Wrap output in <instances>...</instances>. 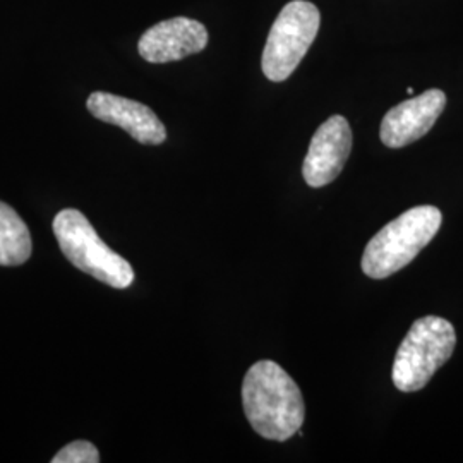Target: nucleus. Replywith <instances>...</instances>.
I'll return each instance as SVG.
<instances>
[{
	"label": "nucleus",
	"mask_w": 463,
	"mask_h": 463,
	"mask_svg": "<svg viewBox=\"0 0 463 463\" xmlns=\"http://www.w3.org/2000/svg\"><path fill=\"white\" fill-rule=\"evenodd\" d=\"M242 405L252 430L271 441L290 439L306 419L298 383L273 361H258L246 373Z\"/></svg>",
	"instance_id": "1"
},
{
	"label": "nucleus",
	"mask_w": 463,
	"mask_h": 463,
	"mask_svg": "<svg viewBox=\"0 0 463 463\" xmlns=\"http://www.w3.org/2000/svg\"><path fill=\"white\" fill-rule=\"evenodd\" d=\"M443 215L436 206H415L386 223L363 254V271L383 280L411 265L439 231Z\"/></svg>",
	"instance_id": "2"
},
{
	"label": "nucleus",
	"mask_w": 463,
	"mask_h": 463,
	"mask_svg": "<svg viewBox=\"0 0 463 463\" xmlns=\"http://www.w3.org/2000/svg\"><path fill=\"white\" fill-rule=\"evenodd\" d=\"M457 345L453 325L438 316L417 319L398 347L393 384L403 393L422 390L436 371L447 364Z\"/></svg>",
	"instance_id": "3"
},
{
	"label": "nucleus",
	"mask_w": 463,
	"mask_h": 463,
	"mask_svg": "<svg viewBox=\"0 0 463 463\" xmlns=\"http://www.w3.org/2000/svg\"><path fill=\"white\" fill-rule=\"evenodd\" d=\"M53 233L62 254L78 269L114 288L133 285V266L99 239L81 212L62 210L53 218Z\"/></svg>",
	"instance_id": "4"
},
{
	"label": "nucleus",
	"mask_w": 463,
	"mask_h": 463,
	"mask_svg": "<svg viewBox=\"0 0 463 463\" xmlns=\"http://www.w3.org/2000/svg\"><path fill=\"white\" fill-rule=\"evenodd\" d=\"M319 23L317 7L307 0H292L281 9L269 30L261 59L269 81L281 83L298 69L317 36Z\"/></svg>",
	"instance_id": "5"
},
{
	"label": "nucleus",
	"mask_w": 463,
	"mask_h": 463,
	"mask_svg": "<svg viewBox=\"0 0 463 463\" xmlns=\"http://www.w3.org/2000/svg\"><path fill=\"white\" fill-rule=\"evenodd\" d=\"M447 107L441 90H428L386 112L381 122V141L388 148H403L430 133Z\"/></svg>",
	"instance_id": "6"
},
{
	"label": "nucleus",
	"mask_w": 463,
	"mask_h": 463,
	"mask_svg": "<svg viewBox=\"0 0 463 463\" xmlns=\"http://www.w3.org/2000/svg\"><path fill=\"white\" fill-rule=\"evenodd\" d=\"M208 30L191 17H172L146 30L139 38L137 52L151 64L183 61L208 45Z\"/></svg>",
	"instance_id": "7"
},
{
	"label": "nucleus",
	"mask_w": 463,
	"mask_h": 463,
	"mask_svg": "<svg viewBox=\"0 0 463 463\" xmlns=\"http://www.w3.org/2000/svg\"><path fill=\"white\" fill-rule=\"evenodd\" d=\"M352 149V129L347 118L333 116L317 128L307 149L302 175L311 187L333 183L348 160Z\"/></svg>",
	"instance_id": "8"
},
{
	"label": "nucleus",
	"mask_w": 463,
	"mask_h": 463,
	"mask_svg": "<svg viewBox=\"0 0 463 463\" xmlns=\"http://www.w3.org/2000/svg\"><path fill=\"white\" fill-rule=\"evenodd\" d=\"M90 114L101 122L122 128L137 143L156 146L166 139V129L158 116L136 99L95 91L86 101Z\"/></svg>",
	"instance_id": "9"
},
{
	"label": "nucleus",
	"mask_w": 463,
	"mask_h": 463,
	"mask_svg": "<svg viewBox=\"0 0 463 463\" xmlns=\"http://www.w3.org/2000/svg\"><path fill=\"white\" fill-rule=\"evenodd\" d=\"M32 235L9 204L0 201V266H19L32 256Z\"/></svg>",
	"instance_id": "10"
},
{
	"label": "nucleus",
	"mask_w": 463,
	"mask_h": 463,
	"mask_svg": "<svg viewBox=\"0 0 463 463\" xmlns=\"http://www.w3.org/2000/svg\"><path fill=\"white\" fill-rule=\"evenodd\" d=\"M53 463H99V453L97 447L90 441H72L62 448L53 458Z\"/></svg>",
	"instance_id": "11"
},
{
	"label": "nucleus",
	"mask_w": 463,
	"mask_h": 463,
	"mask_svg": "<svg viewBox=\"0 0 463 463\" xmlns=\"http://www.w3.org/2000/svg\"><path fill=\"white\" fill-rule=\"evenodd\" d=\"M407 93H409V95H414V88H407Z\"/></svg>",
	"instance_id": "12"
}]
</instances>
